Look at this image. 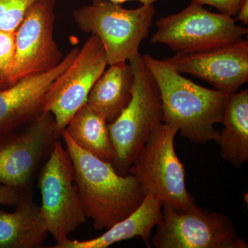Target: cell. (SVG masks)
<instances>
[{"label":"cell","instance_id":"cell-21","mask_svg":"<svg viewBox=\"0 0 248 248\" xmlns=\"http://www.w3.org/2000/svg\"><path fill=\"white\" fill-rule=\"evenodd\" d=\"M248 0H192L191 3L199 5H209L218 10L221 14L231 17L236 16L243 1Z\"/></svg>","mask_w":248,"mask_h":248},{"label":"cell","instance_id":"cell-8","mask_svg":"<svg viewBox=\"0 0 248 248\" xmlns=\"http://www.w3.org/2000/svg\"><path fill=\"white\" fill-rule=\"evenodd\" d=\"M29 124L24 130L18 127L0 134V184L28 192L62 136L50 112H42Z\"/></svg>","mask_w":248,"mask_h":248},{"label":"cell","instance_id":"cell-16","mask_svg":"<svg viewBox=\"0 0 248 248\" xmlns=\"http://www.w3.org/2000/svg\"><path fill=\"white\" fill-rule=\"evenodd\" d=\"M221 124L224 128L215 141L221 147V156L234 167L248 161V90L228 97Z\"/></svg>","mask_w":248,"mask_h":248},{"label":"cell","instance_id":"cell-18","mask_svg":"<svg viewBox=\"0 0 248 248\" xmlns=\"http://www.w3.org/2000/svg\"><path fill=\"white\" fill-rule=\"evenodd\" d=\"M82 149L112 164L115 151L105 117L87 103L77 111L64 129Z\"/></svg>","mask_w":248,"mask_h":248},{"label":"cell","instance_id":"cell-2","mask_svg":"<svg viewBox=\"0 0 248 248\" xmlns=\"http://www.w3.org/2000/svg\"><path fill=\"white\" fill-rule=\"evenodd\" d=\"M143 62L159 87L163 122L177 127L184 138L195 143L215 141L229 94L207 89L184 78L172 66L146 54Z\"/></svg>","mask_w":248,"mask_h":248},{"label":"cell","instance_id":"cell-12","mask_svg":"<svg viewBox=\"0 0 248 248\" xmlns=\"http://www.w3.org/2000/svg\"><path fill=\"white\" fill-rule=\"evenodd\" d=\"M174 69L187 73L231 94L248 81V41L244 38L192 53H177L164 58Z\"/></svg>","mask_w":248,"mask_h":248},{"label":"cell","instance_id":"cell-11","mask_svg":"<svg viewBox=\"0 0 248 248\" xmlns=\"http://www.w3.org/2000/svg\"><path fill=\"white\" fill-rule=\"evenodd\" d=\"M107 66L104 46L97 36L91 35L71 66L50 85L42 111L52 114L60 133L87 102L90 91Z\"/></svg>","mask_w":248,"mask_h":248},{"label":"cell","instance_id":"cell-23","mask_svg":"<svg viewBox=\"0 0 248 248\" xmlns=\"http://www.w3.org/2000/svg\"><path fill=\"white\" fill-rule=\"evenodd\" d=\"M111 2L115 3V4H123L124 2L129 1H138L141 2L142 5H153L154 3L157 1H164V0H108Z\"/></svg>","mask_w":248,"mask_h":248},{"label":"cell","instance_id":"cell-4","mask_svg":"<svg viewBox=\"0 0 248 248\" xmlns=\"http://www.w3.org/2000/svg\"><path fill=\"white\" fill-rule=\"evenodd\" d=\"M178 132L171 124H159L135 158L128 174L136 179L146 197H156L164 206L181 213L196 204L186 188L185 167L174 148Z\"/></svg>","mask_w":248,"mask_h":248},{"label":"cell","instance_id":"cell-9","mask_svg":"<svg viewBox=\"0 0 248 248\" xmlns=\"http://www.w3.org/2000/svg\"><path fill=\"white\" fill-rule=\"evenodd\" d=\"M153 237L156 248H248L225 215L194 205L174 211L163 205V217Z\"/></svg>","mask_w":248,"mask_h":248},{"label":"cell","instance_id":"cell-19","mask_svg":"<svg viewBox=\"0 0 248 248\" xmlns=\"http://www.w3.org/2000/svg\"><path fill=\"white\" fill-rule=\"evenodd\" d=\"M38 0H0V30L16 32L27 11Z\"/></svg>","mask_w":248,"mask_h":248},{"label":"cell","instance_id":"cell-7","mask_svg":"<svg viewBox=\"0 0 248 248\" xmlns=\"http://www.w3.org/2000/svg\"><path fill=\"white\" fill-rule=\"evenodd\" d=\"M41 215L57 242L68 238L86 221L69 155L59 140L40 170Z\"/></svg>","mask_w":248,"mask_h":248},{"label":"cell","instance_id":"cell-17","mask_svg":"<svg viewBox=\"0 0 248 248\" xmlns=\"http://www.w3.org/2000/svg\"><path fill=\"white\" fill-rule=\"evenodd\" d=\"M13 213L0 210V248H39L46 239L48 230L40 207L26 200Z\"/></svg>","mask_w":248,"mask_h":248},{"label":"cell","instance_id":"cell-15","mask_svg":"<svg viewBox=\"0 0 248 248\" xmlns=\"http://www.w3.org/2000/svg\"><path fill=\"white\" fill-rule=\"evenodd\" d=\"M90 91L87 103L111 124L127 107L133 97L135 76L127 62L109 65Z\"/></svg>","mask_w":248,"mask_h":248},{"label":"cell","instance_id":"cell-20","mask_svg":"<svg viewBox=\"0 0 248 248\" xmlns=\"http://www.w3.org/2000/svg\"><path fill=\"white\" fill-rule=\"evenodd\" d=\"M16 50V32L0 30V90L4 89Z\"/></svg>","mask_w":248,"mask_h":248},{"label":"cell","instance_id":"cell-6","mask_svg":"<svg viewBox=\"0 0 248 248\" xmlns=\"http://www.w3.org/2000/svg\"><path fill=\"white\" fill-rule=\"evenodd\" d=\"M152 36L153 44L168 46L177 53H192L228 45L248 33L226 14H215L203 6L190 3L176 14L161 18Z\"/></svg>","mask_w":248,"mask_h":248},{"label":"cell","instance_id":"cell-14","mask_svg":"<svg viewBox=\"0 0 248 248\" xmlns=\"http://www.w3.org/2000/svg\"><path fill=\"white\" fill-rule=\"evenodd\" d=\"M163 217V203L156 197L146 196L141 205L131 215L108 228L94 239L78 241L66 239L57 242L53 248H107L116 243L135 237L148 244L152 231Z\"/></svg>","mask_w":248,"mask_h":248},{"label":"cell","instance_id":"cell-22","mask_svg":"<svg viewBox=\"0 0 248 248\" xmlns=\"http://www.w3.org/2000/svg\"><path fill=\"white\" fill-rule=\"evenodd\" d=\"M30 198L28 191L0 184V205L17 206Z\"/></svg>","mask_w":248,"mask_h":248},{"label":"cell","instance_id":"cell-3","mask_svg":"<svg viewBox=\"0 0 248 248\" xmlns=\"http://www.w3.org/2000/svg\"><path fill=\"white\" fill-rule=\"evenodd\" d=\"M135 76L133 97L112 123L109 133L115 151L112 166L127 175L135 158L154 129L163 122V108L158 85L141 54L129 59Z\"/></svg>","mask_w":248,"mask_h":248},{"label":"cell","instance_id":"cell-5","mask_svg":"<svg viewBox=\"0 0 248 248\" xmlns=\"http://www.w3.org/2000/svg\"><path fill=\"white\" fill-rule=\"evenodd\" d=\"M155 14L153 5L127 9L108 0H93L92 4L74 11L73 17L80 31L99 39L109 66L128 61L140 53Z\"/></svg>","mask_w":248,"mask_h":248},{"label":"cell","instance_id":"cell-10","mask_svg":"<svg viewBox=\"0 0 248 248\" xmlns=\"http://www.w3.org/2000/svg\"><path fill=\"white\" fill-rule=\"evenodd\" d=\"M55 0H38L16 31V50L4 89L58 66L63 57L53 37Z\"/></svg>","mask_w":248,"mask_h":248},{"label":"cell","instance_id":"cell-1","mask_svg":"<svg viewBox=\"0 0 248 248\" xmlns=\"http://www.w3.org/2000/svg\"><path fill=\"white\" fill-rule=\"evenodd\" d=\"M62 136L85 215L93 220L94 229H108L141 205L146 195L132 174H118L112 164L80 148L66 130Z\"/></svg>","mask_w":248,"mask_h":248},{"label":"cell","instance_id":"cell-13","mask_svg":"<svg viewBox=\"0 0 248 248\" xmlns=\"http://www.w3.org/2000/svg\"><path fill=\"white\" fill-rule=\"evenodd\" d=\"M79 51V48H73L53 69L0 90V134L22 126L43 112L50 85L71 66Z\"/></svg>","mask_w":248,"mask_h":248}]
</instances>
